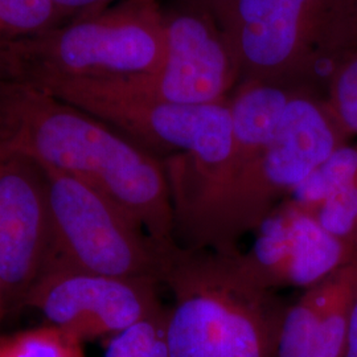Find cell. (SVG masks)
<instances>
[{
    "mask_svg": "<svg viewBox=\"0 0 357 357\" xmlns=\"http://www.w3.org/2000/svg\"><path fill=\"white\" fill-rule=\"evenodd\" d=\"M41 167L48 185L52 234L45 266L63 265L162 284L165 248L153 241L135 217L79 178Z\"/></svg>",
    "mask_w": 357,
    "mask_h": 357,
    "instance_id": "6",
    "label": "cell"
},
{
    "mask_svg": "<svg viewBox=\"0 0 357 357\" xmlns=\"http://www.w3.org/2000/svg\"><path fill=\"white\" fill-rule=\"evenodd\" d=\"M51 243L45 172L36 160L0 141V275L10 317L24 310Z\"/></svg>",
    "mask_w": 357,
    "mask_h": 357,
    "instance_id": "9",
    "label": "cell"
},
{
    "mask_svg": "<svg viewBox=\"0 0 357 357\" xmlns=\"http://www.w3.org/2000/svg\"><path fill=\"white\" fill-rule=\"evenodd\" d=\"M355 176H357V144L348 142L336 149L299 183L286 200L310 211Z\"/></svg>",
    "mask_w": 357,
    "mask_h": 357,
    "instance_id": "14",
    "label": "cell"
},
{
    "mask_svg": "<svg viewBox=\"0 0 357 357\" xmlns=\"http://www.w3.org/2000/svg\"><path fill=\"white\" fill-rule=\"evenodd\" d=\"M349 138L326 101L291 94L273 138L224 191L175 230L180 246L240 250L294 188Z\"/></svg>",
    "mask_w": 357,
    "mask_h": 357,
    "instance_id": "3",
    "label": "cell"
},
{
    "mask_svg": "<svg viewBox=\"0 0 357 357\" xmlns=\"http://www.w3.org/2000/svg\"><path fill=\"white\" fill-rule=\"evenodd\" d=\"M35 88L97 116L166 162L171 202L190 195L229 156L230 102H159L106 81H59Z\"/></svg>",
    "mask_w": 357,
    "mask_h": 357,
    "instance_id": "5",
    "label": "cell"
},
{
    "mask_svg": "<svg viewBox=\"0 0 357 357\" xmlns=\"http://www.w3.org/2000/svg\"><path fill=\"white\" fill-rule=\"evenodd\" d=\"M307 212L328 233L357 253V176L348 180L323 203Z\"/></svg>",
    "mask_w": 357,
    "mask_h": 357,
    "instance_id": "17",
    "label": "cell"
},
{
    "mask_svg": "<svg viewBox=\"0 0 357 357\" xmlns=\"http://www.w3.org/2000/svg\"><path fill=\"white\" fill-rule=\"evenodd\" d=\"M68 20L54 0H0V59L15 44Z\"/></svg>",
    "mask_w": 357,
    "mask_h": 357,
    "instance_id": "13",
    "label": "cell"
},
{
    "mask_svg": "<svg viewBox=\"0 0 357 357\" xmlns=\"http://www.w3.org/2000/svg\"><path fill=\"white\" fill-rule=\"evenodd\" d=\"M0 141L102 192L155 243H176L166 165L97 116L44 90L0 81Z\"/></svg>",
    "mask_w": 357,
    "mask_h": 357,
    "instance_id": "1",
    "label": "cell"
},
{
    "mask_svg": "<svg viewBox=\"0 0 357 357\" xmlns=\"http://www.w3.org/2000/svg\"><path fill=\"white\" fill-rule=\"evenodd\" d=\"M10 318V308H8V302H7V294H6V287L0 275V335H1V328L6 320Z\"/></svg>",
    "mask_w": 357,
    "mask_h": 357,
    "instance_id": "22",
    "label": "cell"
},
{
    "mask_svg": "<svg viewBox=\"0 0 357 357\" xmlns=\"http://www.w3.org/2000/svg\"><path fill=\"white\" fill-rule=\"evenodd\" d=\"M234 63L228 43L218 38L203 17L181 13L166 17L165 60L153 75L106 82L159 102H227Z\"/></svg>",
    "mask_w": 357,
    "mask_h": 357,
    "instance_id": "10",
    "label": "cell"
},
{
    "mask_svg": "<svg viewBox=\"0 0 357 357\" xmlns=\"http://www.w3.org/2000/svg\"><path fill=\"white\" fill-rule=\"evenodd\" d=\"M357 299V264L347 265L290 302L274 357H340Z\"/></svg>",
    "mask_w": 357,
    "mask_h": 357,
    "instance_id": "12",
    "label": "cell"
},
{
    "mask_svg": "<svg viewBox=\"0 0 357 357\" xmlns=\"http://www.w3.org/2000/svg\"><path fill=\"white\" fill-rule=\"evenodd\" d=\"M243 265L271 290H306L337 270L357 264V253L328 233L306 209L282 202L261 224Z\"/></svg>",
    "mask_w": 357,
    "mask_h": 357,
    "instance_id": "11",
    "label": "cell"
},
{
    "mask_svg": "<svg viewBox=\"0 0 357 357\" xmlns=\"http://www.w3.org/2000/svg\"><path fill=\"white\" fill-rule=\"evenodd\" d=\"M118 0H54L66 19L105 8Z\"/></svg>",
    "mask_w": 357,
    "mask_h": 357,
    "instance_id": "20",
    "label": "cell"
},
{
    "mask_svg": "<svg viewBox=\"0 0 357 357\" xmlns=\"http://www.w3.org/2000/svg\"><path fill=\"white\" fill-rule=\"evenodd\" d=\"M241 249H163L168 357H274L290 302L243 265Z\"/></svg>",
    "mask_w": 357,
    "mask_h": 357,
    "instance_id": "2",
    "label": "cell"
},
{
    "mask_svg": "<svg viewBox=\"0 0 357 357\" xmlns=\"http://www.w3.org/2000/svg\"><path fill=\"white\" fill-rule=\"evenodd\" d=\"M357 51V0H335L327 56L342 57Z\"/></svg>",
    "mask_w": 357,
    "mask_h": 357,
    "instance_id": "19",
    "label": "cell"
},
{
    "mask_svg": "<svg viewBox=\"0 0 357 357\" xmlns=\"http://www.w3.org/2000/svg\"><path fill=\"white\" fill-rule=\"evenodd\" d=\"M159 282L119 278L48 265L26 299L24 308L43 314L48 324L82 343L113 337L165 310Z\"/></svg>",
    "mask_w": 357,
    "mask_h": 357,
    "instance_id": "8",
    "label": "cell"
},
{
    "mask_svg": "<svg viewBox=\"0 0 357 357\" xmlns=\"http://www.w3.org/2000/svg\"><path fill=\"white\" fill-rule=\"evenodd\" d=\"M337 60L326 105L345 135L352 138L357 135V51Z\"/></svg>",
    "mask_w": 357,
    "mask_h": 357,
    "instance_id": "18",
    "label": "cell"
},
{
    "mask_svg": "<svg viewBox=\"0 0 357 357\" xmlns=\"http://www.w3.org/2000/svg\"><path fill=\"white\" fill-rule=\"evenodd\" d=\"M0 357H86L84 343L56 326L45 324L0 335Z\"/></svg>",
    "mask_w": 357,
    "mask_h": 357,
    "instance_id": "15",
    "label": "cell"
},
{
    "mask_svg": "<svg viewBox=\"0 0 357 357\" xmlns=\"http://www.w3.org/2000/svg\"><path fill=\"white\" fill-rule=\"evenodd\" d=\"M335 0H233L222 13L236 64L274 84L327 56Z\"/></svg>",
    "mask_w": 357,
    "mask_h": 357,
    "instance_id": "7",
    "label": "cell"
},
{
    "mask_svg": "<svg viewBox=\"0 0 357 357\" xmlns=\"http://www.w3.org/2000/svg\"><path fill=\"white\" fill-rule=\"evenodd\" d=\"M340 357H357V299L352 308L344 349Z\"/></svg>",
    "mask_w": 357,
    "mask_h": 357,
    "instance_id": "21",
    "label": "cell"
},
{
    "mask_svg": "<svg viewBox=\"0 0 357 357\" xmlns=\"http://www.w3.org/2000/svg\"><path fill=\"white\" fill-rule=\"evenodd\" d=\"M165 53L166 17L156 0H118L8 48L0 81L41 86L151 76Z\"/></svg>",
    "mask_w": 357,
    "mask_h": 357,
    "instance_id": "4",
    "label": "cell"
},
{
    "mask_svg": "<svg viewBox=\"0 0 357 357\" xmlns=\"http://www.w3.org/2000/svg\"><path fill=\"white\" fill-rule=\"evenodd\" d=\"M168 307L109 339L105 357H168Z\"/></svg>",
    "mask_w": 357,
    "mask_h": 357,
    "instance_id": "16",
    "label": "cell"
},
{
    "mask_svg": "<svg viewBox=\"0 0 357 357\" xmlns=\"http://www.w3.org/2000/svg\"><path fill=\"white\" fill-rule=\"evenodd\" d=\"M204 1L209 3V4H213L216 7V10H218V13L222 15L224 11L229 7V4L233 0H204Z\"/></svg>",
    "mask_w": 357,
    "mask_h": 357,
    "instance_id": "23",
    "label": "cell"
}]
</instances>
